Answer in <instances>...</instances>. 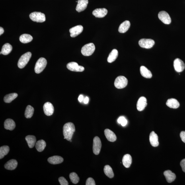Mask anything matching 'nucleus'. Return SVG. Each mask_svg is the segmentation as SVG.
Masks as SVG:
<instances>
[{
	"label": "nucleus",
	"mask_w": 185,
	"mask_h": 185,
	"mask_svg": "<svg viewBox=\"0 0 185 185\" xmlns=\"http://www.w3.org/2000/svg\"><path fill=\"white\" fill-rule=\"evenodd\" d=\"M18 165V162L15 159H11L7 162L4 166L6 169L8 170H14L16 169Z\"/></svg>",
	"instance_id": "412c9836"
},
{
	"label": "nucleus",
	"mask_w": 185,
	"mask_h": 185,
	"mask_svg": "<svg viewBox=\"0 0 185 185\" xmlns=\"http://www.w3.org/2000/svg\"><path fill=\"white\" fill-rule=\"evenodd\" d=\"M19 40L21 42L25 44L32 41L33 40V37L30 34H24L20 36Z\"/></svg>",
	"instance_id": "c756f323"
},
{
	"label": "nucleus",
	"mask_w": 185,
	"mask_h": 185,
	"mask_svg": "<svg viewBox=\"0 0 185 185\" xmlns=\"http://www.w3.org/2000/svg\"><path fill=\"white\" fill-rule=\"evenodd\" d=\"M26 140L27 142L28 147L32 148L34 147L36 142V137L33 135H28L26 137Z\"/></svg>",
	"instance_id": "cd10ccee"
},
{
	"label": "nucleus",
	"mask_w": 185,
	"mask_h": 185,
	"mask_svg": "<svg viewBox=\"0 0 185 185\" xmlns=\"http://www.w3.org/2000/svg\"><path fill=\"white\" fill-rule=\"evenodd\" d=\"M141 75L143 77L147 79H150L152 77L151 71L144 66H142L140 68Z\"/></svg>",
	"instance_id": "393cba45"
},
{
	"label": "nucleus",
	"mask_w": 185,
	"mask_h": 185,
	"mask_svg": "<svg viewBox=\"0 0 185 185\" xmlns=\"http://www.w3.org/2000/svg\"><path fill=\"white\" fill-rule=\"evenodd\" d=\"M139 44L142 48L149 49L153 46L155 42L152 39L143 38L139 41Z\"/></svg>",
	"instance_id": "0eeeda50"
},
{
	"label": "nucleus",
	"mask_w": 185,
	"mask_h": 185,
	"mask_svg": "<svg viewBox=\"0 0 185 185\" xmlns=\"http://www.w3.org/2000/svg\"><path fill=\"white\" fill-rule=\"evenodd\" d=\"M107 13V10L106 8H98L94 10L92 14L96 18H102L105 17Z\"/></svg>",
	"instance_id": "4468645a"
},
{
	"label": "nucleus",
	"mask_w": 185,
	"mask_h": 185,
	"mask_svg": "<svg viewBox=\"0 0 185 185\" xmlns=\"http://www.w3.org/2000/svg\"><path fill=\"white\" fill-rule=\"evenodd\" d=\"M130 23L129 21H125L119 26L118 31L120 33H125L127 31L130 26Z\"/></svg>",
	"instance_id": "4be33fe9"
},
{
	"label": "nucleus",
	"mask_w": 185,
	"mask_h": 185,
	"mask_svg": "<svg viewBox=\"0 0 185 185\" xmlns=\"http://www.w3.org/2000/svg\"><path fill=\"white\" fill-rule=\"evenodd\" d=\"M83 102L84 104H88V102H89V98H88V97H86L84 99Z\"/></svg>",
	"instance_id": "37998d69"
},
{
	"label": "nucleus",
	"mask_w": 185,
	"mask_h": 185,
	"mask_svg": "<svg viewBox=\"0 0 185 185\" xmlns=\"http://www.w3.org/2000/svg\"><path fill=\"white\" fill-rule=\"evenodd\" d=\"M32 53L31 52H28L23 55L18 60V66L20 69L23 68L29 61Z\"/></svg>",
	"instance_id": "7ed1b4c3"
},
{
	"label": "nucleus",
	"mask_w": 185,
	"mask_h": 185,
	"mask_svg": "<svg viewBox=\"0 0 185 185\" xmlns=\"http://www.w3.org/2000/svg\"><path fill=\"white\" fill-rule=\"evenodd\" d=\"M30 18L33 21L37 22L42 23L46 20L45 14L41 12H32L30 14Z\"/></svg>",
	"instance_id": "423d86ee"
},
{
	"label": "nucleus",
	"mask_w": 185,
	"mask_h": 185,
	"mask_svg": "<svg viewBox=\"0 0 185 185\" xmlns=\"http://www.w3.org/2000/svg\"><path fill=\"white\" fill-rule=\"evenodd\" d=\"M166 104L169 107L173 109H176L180 106L179 103L176 99L170 98L168 99Z\"/></svg>",
	"instance_id": "b1692460"
},
{
	"label": "nucleus",
	"mask_w": 185,
	"mask_h": 185,
	"mask_svg": "<svg viewBox=\"0 0 185 185\" xmlns=\"http://www.w3.org/2000/svg\"><path fill=\"white\" fill-rule=\"evenodd\" d=\"M47 64L46 60L44 58H41L36 63L35 67V71L36 73H40L46 67Z\"/></svg>",
	"instance_id": "39448f33"
},
{
	"label": "nucleus",
	"mask_w": 185,
	"mask_h": 185,
	"mask_svg": "<svg viewBox=\"0 0 185 185\" xmlns=\"http://www.w3.org/2000/svg\"><path fill=\"white\" fill-rule=\"evenodd\" d=\"M48 161L49 163L53 164H61L63 161V158L61 156H54L48 158Z\"/></svg>",
	"instance_id": "5701e85b"
},
{
	"label": "nucleus",
	"mask_w": 185,
	"mask_h": 185,
	"mask_svg": "<svg viewBox=\"0 0 185 185\" xmlns=\"http://www.w3.org/2000/svg\"><path fill=\"white\" fill-rule=\"evenodd\" d=\"M95 47L92 43L86 44L82 47L81 52L84 56H88L91 55L95 51Z\"/></svg>",
	"instance_id": "f03ea898"
},
{
	"label": "nucleus",
	"mask_w": 185,
	"mask_h": 185,
	"mask_svg": "<svg viewBox=\"0 0 185 185\" xmlns=\"http://www.w3.org/2000/svg\"><path fill=\"white\" fill-rule=\"evenodd\" d=\"M102 147V143L99 137H96L93 139V147L92 149L94 153L98 155L100 153Z\"/></svg>",
	"instance_id": "6e6552de"
},
{
	"label": "nucleus",
	"mask_w": 185,
	"mask_h": 185,
	"mask_svg": "<svg viewBox=\"0 0 185 185\" xmlns=\"http://www.w3.org/2000/svg\"><path fill=\"white\" fill-rule=\"evenodd\" d=\"M9 147L8 146H3L0 148V159L3 158L7 155L9 151Z\"/></svg>",
	"instance_id": "72a5a7b5"
},
{
	"label": "nucleus",
	"mask_w": 185,
	"mask_h": 185,
	"mask_svg": "<svg viewBox=\"0 0 185 185\" xmlns=\"http://www.w3.org/2000/svg\"><path fill=\"white\" fill-rule=\"evenodd\" d=\"M122 162L123 166L125 168L130 167L132 162V158L131 156L129 154L125 155L123 157Z\"/></svg>",
	"instance_id": "a878e982"
},
{
	"label": "nucleus",
	"mask_w": 185,
	"mask_h": 185,
	"mask_svg": "<svg viewBox=\"0 0 185 185\" xmlns=\"http://www.w3.org/2000/svg\"><path fill=\"white\" fill-rule=\"evenodd\" d=\"M43 110L45 114L47 116L52 115L54 112V107L52 104L50 102L45 103L43 106Z\"/></svg>",
	"instance_id": "ddd939ff"
},
{
	"label": "nucleus",
	"mask_w": 185,
	"mask_h": 185,
	"mask_svg": "<svg viewBox=\"0 0 185 185\" xmlns=\"http://www.w3.org/2000/svg\"><path fill=\"white\" fill-rule=\"evenodd\" d=\"M174 66L175 70L178 73H180L184 70L185 68V65L181 60L176 58L174 60Z\"/></svg>",
	"instance_id": "9d476101"
},
{
	"label": "nucleus",
	"mask_w": 185,
	"mask_h": 185,
	"mask_svg": "<svg viewBox=\"0 0 185 185\" xmlns=\"http://www.w3.org/2000/svg\"><path fill=\"white\" fill-rule=\"evenodd\" d=\"M46 147V143L43 139L38 141L36 143V147L38 152H42L43 151Z\"/></svg>",
	"instance_id": "7c9ffc66"
},
{
	"label": "nucleus",
	"mask_w": 185,
	"mask_h": 185,
	"mask_svg": "<svg viewBox=\"0 0 185 185\" xmlns=\"http://www.w3.org/2000/svg\"><path fill=\"white\" fill-rule=\"evenodd\" d=\"M4 31L3 28L1 27H0V35H1L4 33Z\"/></svg>",
	"instance_id": "c03bdc74"
},
{
	"label": "nucleus",
	"mask_w": 185,
	"mask_h": 185,
	"mask_svg": "<svg viewBox=\"0 0 185 185\" xmlns=\"http://www.w3.org/2000/svg\"><path fill=\"white\" fill-rule=\"evenodd\" d=\"M86 185H95V181L92 178H89L86 181Z\"/></svg>",
	"instance_id": "58836bf2"
},
{
	"label": "nucleus",
	"mask_w": 185,
	"mask_h": 185,
	"mask_svg": "<svg viewBox=\"0 0 185 185\" xmlns=\"http://www.w3.org/2000/svg\"><path fill=\"white\" fill-rule=\"evenodd\" d=\"M69 141H70V142H72L71 139Z\"/></svg>",
	"instance_id": "a18cd8bd"
},
{
	"label": "nucleus",
	"mask_w": 185,
	"mask_h": 185,
	"mask_svg": "<svg viewBox=\"0 0 185 185\" xmlns=\"http://www.w3.org/2000/svg\"><path fill=\"white\" fill-rule=\"evenodd\" d=\"M83 28L81 25L76 26L70 29L69 31L72 38H75L83 31Z\"/></svg>",
	"instance_id": "f8f14e48"
},
{
	"label": "nucleus",
	"mask_w": 185,
	"mask_h": 185,
	"mask_svg": "<svg viewBox=\"0 0 185 185\" xmlns=\"http://www.w3.org/2000/svg\"><path fill=\"white\" fill-rule=\"evenodd\" d=\"M180 166H181L183 171L185 173V159H183L181 162Z\"/></svg>",
	"instance_id": "ea45409f"
},
{
	"label": "nucleus",
	"mask_w": 185,
	"mask_h": 185,
	"mask_svg": "<svg viewBox=\"0 0 185 185\" xmlns=\"http://www.w3.org/2000/svg\"><path fill=\"white\" fill-rule=\"evenodd\" d=\"M149 141L151 145L153 147H157L159 145L158 135L154 131H152L150 133Z\"/></svg>",
	"instance_id": "f3484780"
},
{
	"label": "nucleus",
	"mask_w": 185,
	"mask_h": 185,
	"mask_svg": "<svg viewBox=\"0 0 185 185\" xmlns=\"http://www.w3.org/2000/svg\"><path fill=\"white\" fill-rule=\"evenodd\" d=\"M117 121L119 124H120L123 127L125 126L127 122V119L125 118V117L123 116L119 117Z\"/></svg>",
	"instance_id": "e433bc0d"
},
{
	"label": "nucleus",
	"mask_w": 185,
	"mask_h": 185,
	"mask_svg": "<svg viewBox=\"0 0 185 185\" xmlns=\"http://www.w3.org/2000/svg\"><path fill=\"white\" fill-rule=\"evenodd\" d=\"M34 112V108L30 105H28L26 108L25 116L26 118H30L32 117Z\"/></svg>",
	"instance_id": "f704fd0d"
},
{
	"label": "nucleus",
	"mask_w": 185,
	"mask_h": 185,
	"mask_svg": "<svg viewBox=\"0 0 185 185\" xmlns=\"http://www.w3.org/2000/svg\"><path fill=\"white\" fill-rule=\"evenodd\" d=\"M147 105V100L144 97H141L139 98L137 105L138 110L143 111Z\"/></svg>",
	"instance_id": "2eb2a0df"
},
{
	"label": "nucleus",
	"mask_w": 185,
	"mask_h": 185,
	"mask_svg": "<svg viewBox=\"0 0 185 185\" xmlns=\"http://www.w3.org/2000/svg\"><path fill=\"white\" fill-rule=\"evenodd\" d=\"M105 135L108 140L111 142L116 141L117 137L113 132L109 129H106L104 131Z\"/></svg>",
	"instance_id": "a211bd4d"
},
{
	"label": "nucleus",
	"mask_w": 185,
	"mask_h": 185,
	"mask_svg": "<svg viewBox=\"0 0 185 185\" xmlns=\"http://www.w3.org/2000/svg\"><path fill=\"white\" fill-rule=\"evenodd\" d=\"M78 100H79L80 102H82L84 100V97L82 95H80L78 97Z\"/></svg>",
	"instance_id": "79ce46f5"
},
{
	"label": "nucleus",
	"mask_w": 185,
	"mask_h": 185,
	"mask_svg": "<svg viewBox=\"0 0 185 185\" xmlns=\"http://www.w3.org/2000/svg\"><path fill=\"white\" fill-rule=\"evenodd\" d=\"M158 17L164 24H169L171 23V20L169 14L165 11L160 12L158 14Z\"/></svg>",
	"instance_id": "1a4fd4ad"
},
{
	"label": "nucleus",
	"mask_w": 185,
	"mask_h": 185,
	"mask_svg": "<svg viewBox=\"0 0 185 185\" xmlns=\"http://www.w3.org/2000/svg\"><path fill=\"white\" fill-rule=\"evenodd\" d=\"M61 185H69L68 182L66 179L63 177H60L58 179Z\"/></svg>",
	"instance_id": "4c0bfd02"
},
{
	"label": "nucleus",
	"mask_w": 185,
	"mask_h": 185,
	"mask_svg": "<svg viewBox=\"0 0 185 185\" xmlns=\"http://www.w3.org/2000/svg\"><path fill=\"white\" fill-rule=\"evenodd\" d=\"M12 49V47L9 43H6L4 44L1 49L2 54L4 55L9 54L11 52Z\"/></svg>",
	"instance_id": "c85d7f7f"
},
{
	"label": "nucleus",
	"mask_w": 185,
	"mask_h": 185,
	"mask_svg": "<svg viewBox=\"0 0 185 185\" xmlns=\"http://www.w3.org/2000/svg\"><path fill=\"white\" fill-rule=\"evenodd\" d=\"M69 177L71 181L73 184H76L79 182L80 179L77 174L75 172H72L70 174Z\"/></svg>",
	"instance_id": "c9c22d12"
},
{
	"label": "nucleus",
	"mask_w": 185,
	"mask_h": 185,
	"mask_svg": "<svg viewBox=\"0 0 185 185\" xmlns=\"http://www.w3.org/2000/svg\"><path fill=\"white\" fill-rule=\"evenodd\" d=\"M18 96V94L16 93L10 94L6 95L4 98V101L6 103L11 102Z\"/></svg>",
	"instance_id": "473e14b6"
},
{
	"label": "nucleus",
	"mask_w": 185,
	"mask_h": 185,
	"mask_svg": "<svg viewBox=\"0 0 185 185\" xmlns=\"http://www.w3.org/2000/svg\"><path fill=\"white\" fill-rule=\"evenodd\" d=\"M164 174L166 181L168 183H171L175 180L176 174L173 173L171 171L169 170L165 171Z\"/></svg>",
	"instance_id": "6ab92c4d"
},
{
	"label": "nucleus",
	"mask_w": 185,
	"mask_h": 185,
	"mask_svg": "<svg viewBox=\"0 0 185 185\" xmlns=\"http://www.w3.org/2000/svg\"><path fill=\"white\" fill-rule=\"evenodd\" d=\"M77 2L76 10L79 12L85 10L87 8L88 3V0H78Z\"/></svg>",
	"instance_id": "dca6fc26"
},
{
	"label": "nucleus",
	"mask_w": 185,
	"mask_h": 185,
	"mask_svg": "<svg viewBox=\"0 0 185 185\" xmlns=\"http://www.w3.org/2000/svg\"><path fill=\"white\" fill-rule=\"evenodd\" d=\"M105 174L110 178L114 177V173L112 168L110 166L107 165L104 166V169Z\"/></svg>",
	"instance_id": "2f4dec72"
},
{
	"label": "nucleus",
	"mask_w": 185,
	"mask_h": 185,
	"mask_svg": "<svg viewBox=\"0 0 185 185\" xmlns=\"http://www.w3.org/2000/svg\"><path fill=\"white\" fill-rule=\"evenodd\" d=\"M67 67L70 70L73 71L82 72L84 70L83 67L79 65L78 63L74 62H72L68 63Z\"/></svg>",
	"instance_id": "9b49d317"
},
{
	"label": "nucleus",
	"mask_w": 185,
	"mask_h": 185,
	"mask_svg": "<svg viewBox=\"0 0 185 185\" xmlns=\"http://www.w3.org/2000/svg\"><path fill=\"white\" fill-rule=\"evenodd\" d=\"M180 137L182 141L185 143V131L181 132L180 133Z\"/></svg>",
	"instance_id": "a19ab883"
},
{
	"label": "nucleus",
	"mask_w": 185,
	"mask_h": 185,
	"mask_svg": "<svg viewBox=\"0 0 185 185\" xmlns=\"http://www.w3.org/2000/svg\"><path fill=\"white\" fill-rule=\"evenodd\" d=\"M4 127L6 130L10 131L13 130L16 127L15 123L11 119H6L4 122Z\"/></svg>",
	"instance_id": "aec40b11"
},
{
	"label": "nucleus",
	"mask_w": 185,
	"mask_h": 185,
	"mask_svg": "<svg viewBox=\"0 0 185 185\" xmlns=\"http://www.w3.org/2000/svg\"><path fill=\"white\" fill-rule=\"evenodd\" d=\"M128 83V80L123 76H119L115 79L114 85L118 89H122L126 87Z\"/></svg>",
	"instance_id": "20e7f679"
},
{
	"label": "nucleus",
	"mask_w": 185,
	"mask_h": 185,
	"mask_svg": "<svg viewBox=\"0 0 185 185\" xmlns=\"http://www.w3.org/2000/svg\"><path fill=\"white\" fill-rule=\"evenodd\" d=\"M118 52L116 49H114L111 51L107 58V61L109 63H112L118 57Z\"/></svg>",
	"instance_id": "bb28decb"
},
{
	"label": "nucleus",
	"mask_w": 185,
	"mask_h": 185,
	"mask_svg": "<svg viewBox=\"0 0 185 185\" xmlns=\"http://www.w3.org/2000/svg\"><path fill=\"white\" fill-rule=\"evenodd\" d=\"M63 130L64 139H66L67 141L70 140L75 131V127L73 123L72 122L65 123L64 125Z\"/></svg>",
	"instance_id": "f257e3e1"
}]
</instances>
